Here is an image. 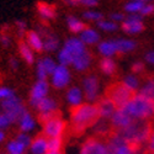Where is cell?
I'll list each match as a JSON object with an SVG mask.
<instances>
[{"label":"cell","instance_id":"obj_1","mask_svg":"<svg viewBox=\"0 0 154 154\" xmlns=\"http://www.w3.org/2000/svg\"><path fill=\"white\" fill-rule=\"evenodd\" d=\"M99 120L96 104L84 102L83 105L73 109L70 113V126L75 133H83Z\"/></svg>","mask_w":154,"mask_h":154},{"label":"cell","instance_id":"obj_2","mask_svg":"<svg viewBox=\"0 0 154 154\" xmlns=\"http://www.w3.org/2000/svg\"><path fill=\"white\" fill-rule=\"evenodd\" d=\"M122 109L130 115L133 121H148L154 117V101L139 93L134 94Z\"/></svg>","mask_w":154,"mask_h":154},{"label":"cell","instance_id":"obj_3","mask_svg":"<svg viewBox=\"0 0 154 154\" xmlns=\"http://www.w3.org/2000/svg\"><path fill=\"white\" fill-rule=\"evenodd\" d=\"M153 128L149 121H133L127 128L120 131L119 133L134 148H138L142 144L148 143Z\"/></svg>","mask_w":154,"mask_h":154},{"label":"cell","instance_id":"obj_4","mask_svg":"<svg viewBox=\"0 0 154 154\" xmlns=\"http://www.w3.org/2000/svg\"><path fill=\"white\" fill-rule=\"evenodd\" d=\"M86 51V46L82 42L79 37L73 36L64 41L63 46L57 52V63L60 66L69 67L75 57H78L83 52Z\"/></svg>","mask_w":154,"mask_h":154},{"label":"cell","instance_id":"obj_5","mask_svg":"<svg viewBox=\"0 0 154 154\" xmlns=\"http://www.w3.org/2000/svg\"><path fill=\"white\" fill-rule=\"evenodd\" d=\"M106 154H137V148L116 132L110 134L109 140L106 142Z\"/></svg>","mask_w":154,"mask_h":154},{"label":"cell","instance_id":"obj_6","mask_svg":"<svg viewBox=\"0 0 154 154\" xmlns=\"http://www.w3.org/2000/svg\"><path fill=\"white\" fill-rule=\"evenodd\" d=\"M0 110H2V112H4L5 115H8L14 123L17 122L22 115L27 111V109L23 105L22 100L17 95H14L12 97L0 102Z\"/></svg>","mask_w":154,"mask_h":154},{"label":"cell","instance_id":"obj_7","mask_svg":"<svg viewBox=\"0 0 154 154\" xmlns=\"http://www.w3.org/2000/svg\"><path fill=\"white\" fill-rule=\"evenodd\" d=\"M82 89L88 102L95 104V101L100 100V82L95 74H89L84 76L82 80Z\"/></svg>","mask_w":154,"mask_h":154},{"label":"cell","instance_id":"obj_8","mask_svg":"<svg viewBox=\"0 0 154 154\" xmlns=\"http://www.w3.org/2000/svg\"><path fill=\"white\" fill-rule=\"evenodd\" d=\"M133 95L134 94L128 90L125 85H122V83H116L111 85L107 90V96L113 101V104L117 106V109L125 107Z\"/></svg>","mask_w":154,"mask_h":154},{"label":"cell","instance_id":"obj_9","mask_svg":"<svg viewBox=\"0 0 154 154\" xmlns=\"http://www.w3.org/2000/svg\"><path fill=\"white\" fill-rule=\"evenodd\" d=\"M67 123L60 116H54L52 119H49L48 121L42 123V134L47 137L48 139L51 138H62L63 133L66 132Z\"/></svg>","mask_w":154,"mask_h":154},{"label":"cell","instance_id":"obj_10","mask_svg":"<svg viewBox=\"0 0 154 154\" xmlns=\"http://www.w3.org/2000/svg\"><path fill=\"white\" fill-rule=\"evenodd\" d=\"M70 82H72V73L69 67L60 66V64H58L53 74L49 76V84L54 89H58V90L68 88Z\"/></svg>","mask_w":154,"mask_h":154},{"label":"cell","instance_id":"obj_11","mask_svg":"<svg viewBox=\"0 0 154 154\" xmlns=\"http://www.w3.org/2000/svg\"><path fill=\"white\" fill-rule=\"evenodd\" d=\"M49 86H51V84L48 80H38L37 79L33 83V85L30 89V99H29L31 107L35 109L43 99H46L48 96Z\"/></svg>","mask_w":154,"mask_h":154},{"label":"cell","instance_id":"obj_12","mask_svg":"<svg viewBox=\"0 0 154 154\" xmlns=\"http://www.w3.org/2000/svg\"><path fill=\"white\" fill-rule=\"evenodd\" d=\"M35 110L38 112V119H40V121L43 123V122L48 121L49 119L57 116L58 104L53 97L47 96L35 107Z\"/></svg>","mask_w":154,"mask_h":154},{"label":"cell","instance_id":"obj_13","mask_svg":"<svg viewBox=\"0 0 154 154\" xmlns=\"http://www.w3.org/2000/svg\"><path fill=\"white\" fill-rule=\"evenodd\" d=\"M144 22H143V17L139 14H134V15H126L125 21L121 23V29L126 35L130 36H134V35H139L144 31Z\"/></svg>","mask_w":154,"mask_h":154},{"label":"cell","instance_id":"obj_14","mask_svg":"<svg viewBox=\"0 0 154 154\" xmlns=\"http://www.w3.org/2000/svg\"><path fill=\"white\" fill-rule=\"evenodd\" d=\"M38 33L43 37V51L45 52L53 53V52H58L60 49L59 37L54 32H51L47 27H41L38 30Z\"/></svg>","mask_w":154,"mask_h":154},{"label":"cell","instance_id":"obj_15","mask_svg":"<svg viewBox=\"0 0 154 154\" xmlns=\"http://www.w3.org/2000/svg\"><path fill=\"white\" fill-rule=\"evenodd\" d=\"M80 154H106V143L97 138H89L83 143Z\"/></svg>","mask_w":154,"mask_h":154},{"label":"cell","instance_id":"obj_16","mask_svg":"<svg viewBox=\"0 0 154 154\" xmlns=\"http://www.w3.org/2000/svg\"><path fill=\"white\" fill-rule=\"evenodd\" d=\"M97 111H99V119H102V120H111V117L113 116V113L116 112L117 110V106L113 104V101L109 97V96H105L97 101Z\"/></svg>","mask_w":154,"mask_h":154},{"label":"cell","instance_id":"obj_17","mask_svg":"<svg viewBox=\"0 0 154 154\" xmlns=\"http://www.w3.org/2000/svg\"><path fill=\"white\" fill-rule=\"evenodd\" d=\"M110 122H111L112 128H115L117 132H120L130 126L133 122V120L123 109H117L116 112L113 113V116L111 117Z\"/></svg>","mask_w":154,"mask_h":154},{"label":"cell","instance_id":"obj_18","mask_svg":"<svg viewBox=\"0 0 154 154\" xmlns=\"http://www.w3.org/2000/svg\"><path fill=\"white\" fill-rule=\"evenodd\" d=\"M84 100H85V96H84V93H83V89L80 86L73 85V86L67 89V91H66V101H67V104L70 107L75 109V107L83 105Z\"/></svg>","mask_w":154,"mask_h":154},{"label":"cell","instance_id":"obj_19","mask_svg":"<svg viewBox=\"0 0 154 154\" xmlns=\"http://www.w3.org/2000/svg\"><path fill=\"white\" fill-rule=\"evenodd\" d=\"M25 42H26L30 48L35 53H41L43 51V37L38 33L36 30H29L26 36H25Z\"/></svg>","mask_w":154,"mask_h":154},{"label":"cell","instance_id":"obj_20","mask_svg":"<svg viewBox=\"0 0 154 154\" xmlns=\"http://www.w3.org/2000/svg\"><path fill=\"white\" fill-rule=\"evenodd\" d=\"M82 42L88 47V46H94V45H99V42L101 41V37H100V32L96 27H90V26H86L83 32L78 36Z\"/></svg>","mask_w":154,"mask_h":154},{"label":"cell","instance_id":"obj_21","mask_svg":"<svg viewBox=\"0 0 154 154\" xmlns=\"http://www.w3.org/2000/svg\"><path fill=\"white\" fill-rule=\"evenodd\" d=\"M97 52L102 58H113L116 54H119L115 38H112V40H101L97 45Z\"/></svg>","mask_w":154,"mask_h":154},{"label":"cell","instance_id":"obj_22","mask_svg":"<svg viewBox=\"0 0 154 154\" xmlns=\"http://www.w3.org/2000/svg\"><path fill=\"white\" fill-rule=\"evenodd\" d=\"M91 62H93V56L91 53L89 52V51L86 49L85 52H83L82 54H79L78 57H75L72 62V67L75 72H85L88 70L89 68H90L91 66Z\"/></svg>","mask_w":154,"mask_h":154},{"label":"cell","instance_id":"obj_23","mask_svg":"<svg viewBox=\"0 0 154 154\" xmlns=\"http://www.w3.org/2000/svg\"><path fill=\"white\" fill-rule=\"evenodd\" d=\"M36 10L40 19L43 21H52L57 17V8L52 4L40 2L36 6Z\"/></svg>","mask_w":154,"mask_h":154},{"label":"cell","instance_id":"obj_24","mask_svg":"<svg viewBox=\"0 0 154 154\" xmlns=\"http://www.w3.org/2000/svg\"><path fill=\"white\" fill-rule=\"evenodd\" d=\"M17 125H19V128H20V132L30 134L31 132H33L36 130L37 121H36V119L32 116L29 111H26L20 117V120L17 121Z\"/></svg>","mask_w":154,"mask_h":154},{"label":"cell","instance_id":"obj_25","mask_svg":"<svg viewBox=\"0 0 154 154\" xmlns=\"http://www.w3.org/2000/svg\"><path fill=\"white\" fill-rule=\"evenodd\" d=\"M29 150L31 154H46L49 150L48 149V138L45 137L43 134L36 136L32 139Z\"/></svg>","mask_w":154,"mask_h":154},{"label":"cell","instance_id":"obj_26","mask_svg":"<svg viewBox=\"0 0 154 154\" xmlns=\"http://www.w3.org/2000/svg\"><path fill=\"white\" fill-rule=\"evenodd\" d=\"M115 42L117 46V52L119 54H127L131 53L137 49V41L132 40V38H115Z\"/></svg>","mask_w":154,"mask_h":154},{"label":"cell","instance_id":"obj_27","mask_svg":"<svg viewBox=\"0 0 154 154\" xmlns=\"http://www.w3.org/2000/svg\"><path fill=\"white\" fill-rule=\"evenodd\" d=\"M19 53L21 59H23V62L29 64V66H33L36 64V53L30 48V46L25 42V41H20L19 42Z\"/></svg>","mask_w":154,"mask_h":154},{"label":"cell","instance_id":"obj_28","mask_svg":"<svg viewBox=\"0 0 154 154\" xmlns=\"http://www.w3.org/2000/svg\"><path fill=\"white\" fill-rule=\"evenodd\" d=\"M67 26H68V30L73 33V35H80L83 32V30L86 27V23L84 20H80L79 17H76L74 15H68L67 16Z\"/></svg>","mask_w":154,"mask_h":154},{"label":"cell","instance_id":"obj_29","mask_svg":"<svg viewBox=\"0 0 154 154\" xmlns=\"http://www.w3.org/2000/svg\"><path fill=\"white\" fill-rule=\"evenodd\" d=\"M121 83H122V85H125L128 89V90L132 91L133 94L136 91H139L140 85H142V84H140V82H139V78H138L136 74H133V73L126 74L123 78H122Z\"/></svg>","mask_w":154,"mask_h":154},{"label":"cell","instance_id":"obj_30","mask_svg":"<svg viewBox=\"0 0 154 154\" xmlns=\"http://www.w3.org/2000/svg\"><path fill=\"white\" fill-rule=\"evenodd\" d=\"M93 131L95 134L102 137V136H107L110 134L111 130H112V126H111V122L109 120H102V119H99L94 125H93Z\"/></svg>","mask_w":154,"mask_h":154},{"label":"cell","instance_id":"obj_31","mask_svg":"<svg viewBox=\"0 0 154 154\" xmlns=\"http://www.w3.org/2000/svg\"><path fill=\"white\" fill-rule=\"evenodd\" d=\"M29 148L22 144L19 139L16 138H12L10 139L9 142L6 143L5 146V150H6V154H26V150Z\"/></svg>","mask_w":154,"mask_h":154},{"label":"cell","instance_id":"obj_32","mask_svg":"<svg viewBox=\"0 0 154 154\" xmlns=\"http://www.w3.org/2000/svg\"><path fill=\"white\" fill-rule=\"evenodd\" d=\"M99 67H100V70L102 72V74H105L107 76L113 75L117 70V64H116V62H115L113 58H102V59H100Z\"/></svg>","mask_w":154,"mask_h":154},{"label":"cell","instance_id":"obj_33","mask_svg":"<svg viewBox=\"0 0 154 154\" xmlns=\"http://www.w3.org/2000/svg\"><path fill=\"white\" fill-rule=\"evenodd\" d=\"M96 29L102 31V32H107V33H112V32H116L120 29V25L113 22L110 19H104L101 20L100 22L96 23Z\"/></svg>","mask_w":154,"mask_h":154},{"label":"cell","instance_id":"obj_34","mask_svg":"<svg viewBox=\"0 0 154 154\" xmlns=\"http://www.w3.org/2000/svg\"><path fill=\"white\" fill-rule=\"evenodd\" d=\"M138 93L140 95L150 99L152 101H154V78L147 79L142 85H140V89H139Z\"/></svg>","mask_w":154,"mask_h":154},{"label":"cell","instance_id":"obj_35","mask_svg":"<svg viewBox=\"0 0 154 154\" xmlns=\"http://www.w3.org/2000/svg\"><path fill=\"white\" fill-rule=\"evenodd\" d=\"M104 14L100 12L99 10H94V9H89V10H85L83 12V20L84 21H89V22H94V23H97L100 22L101 20H104Z\"/></svg>","mask_w":154,"mask_h":154},{"label":"cell","instance_id":"obj_36","mask_svg":"<svg viewBox=\"0 0 154 154\" xmlns=\"http://www.w3.org/2000/svg\"><path fill=\"white\" fill-rule=\"evenodd\" d=\"M144 4L137 2V0H128V2L123 5V11L126 15H134V14H139L140 10H142Z\"/></svg>","mask_w":154,"mask_h":154},{"label":"cell","instance_id":"obj_37","mask_svg":"<svg viewBox=\"0 0 154 154\" xmlns=\"http://www.w3.org/2000/svg\"><path fill=\"white\" fill-rule=\"evenodd\" d=\"M38 62L41 63V66L45 68V70L48 73L49 76L53 74L54 69H56L57 66H58L57 59H53V58H51V57H43V58H40V59H38Z\"/></svg>","mask_w":154,"mask_h":154},{"label":"cell","instance_id":"obj_38","mask_svg":"<svg viewBox=\"0 0 154 154\" xmlns=\"http://www.w3.org/2000/svg\"><path fill=\"white\" fill-rule=\"evenodd\" d=\"M15 29H16V33H17V36H19V38H22L26 36V33H27V23H26V21L25 20H16L15 21Z\"/></svg>","mask_w":154,"mask_h":154},{"label":"cell","instance_id":"obj_39","mask_svg":"<svg viewBox=\"0 0 154 154\" xmlns=\"http://www.w3.org/2000/svg\"><path fill=\"white\" fill-rule=\"evenodd\" d=\"M14 95H16L14 89H11L10 86L0 85V102H3L4 100H8V99L12 97Z\"/></svg>","mask_w":154,"mask_h":154},{"label":"cell","instance_id":"obj_40","mask_svg":"<svg viewBox=\"0 0 154 154\" xmlns=\"http://www.w3.org/2000/svg\"><path fill=\"white\" fill-rule=\"evenodd\" d=\"M63 147V139L62 138H51L48 139V149L52 152H60Z\"/></svg>","mask_w":154,"mask_h":154},{"label":"cell","instance_id":"obj_41","mask_svg":"<svg viewBox=\"0 0 154 154\" xmlns=\"http://www.w3.org/2000/svg\"><path fill=\"white\" fill-rule=\"evenodd\" d=\"M12 123H14V122L11 121V119L8 116V115H5L4 112L0 113V130L5 131L6 128H9Z\"/></svg>","mask_w":154,"mask_h":154},{"label":"cell","instance_id":"obj_42","mask_svg":"<svg viewBox=\"0 0 154 154\" xmlns=\"http://www.w3.org/2000/svg\"><path fill=\"white\" fill-rule=\"evenodd\" d=\"M16 139H19L20 140V142L22 143V144H25V146H26L27 148H30V146H31V142H32V137L29 134V133H23V132H20L16 137H15Z\"/></svg>","mask_w":154,"mask_h":154},{"label":"cell","instance_id":"obj_43","mask_svg":"<svg viewBox=\"0 0 154 154\" xmlns=\"http://www.w3.org/2000/svg\"><path fill=\"white\" fill-rule=\"evenodd\" d=\"M144 62L143 60H136L132 63V66H131V70L133 74H139V73H142L144 70Z\"/></svg>","mask_w":154,"mask_h":154},{"label":"cell","instance_id":"obj_44","mask_svg":"<svg viewBox=\"0 0 154 154\" xmlns=\"http://www.w3.org/2000/svg\"><path fill=\"white\" fill-rule=\"evenodd\" d=\"M12 43V40H11V36L6 32H2L0 33V45H2L4 48H9Z\"/></svg>","mask_w":154,"mask_h":154},{"label":"cell","instance_id":"obj_45","mask_svg":"<svg viewBox=\"0 0 154 154\" xmlns=\"http://www.w3.org/2000/svg\"><path fill=\"white\" fill-rule=\"evenodd\" d=\"M125 19H126V14L122 11H115L110 15V20H112L116 23H122L125 21Z\"/></svg>","mask_w":154,"mask_h":154},{"label":"cell","instance_id":"obj_46","mask_svg":"<svg viewBox=\"0 0 154 154\" xmlns=\"http://www.w3.org/2000/svg\"><path fill=\"white\" fill-rule=\"evenodd\" d=\"M152 14H154V4H144L142 10H140V12H139V15L142 17L149 16Z\"/></svg>","mask_w":154,"mask_h":154},{"label":"cell","instance_id":"obj_47","mask_svg":"<svg viewBox=\"0 0 154 154\" xmlns=\"http://www.w3.org/2000/svg\"><path fill=\"white\" fill-rule=\"evenodd\" d=\"M99 4V0H80V5L88 8V9H94Z\"/></svg>","mask_w":154,"mask_h":154},{"label":"cell","instance_id":"obj_48","mask_svg":"<svg viewBox=\"0 0 154 154\" xmlns=\"http://www.w3.org/2000/svg\"><path fill=\"white\" fill-rule=\"evenodd\" d=\"M144 62L150 64V66H154V49H150L144 54Z\"/></svg>","mask_w":154,"mask_h":154},{"label":"cell","instance_id":"obj_49","mask_svg":"<svg viewBox=\"0 0 154 154\" xmlns=\"http://www.w3.org/2000/svg\"><path fill=\"white\" fill-rule=\"evenodd\" d=\"M9 67H10V69H12V70H17L19 67H20L19 59L15 58V57H10V59H9Z\"/></svg>","mask_w":154,"mask_h":154},{"label":"cell","instance_id":"obj_50","mask_svg":"<svg viewBox=\"0 0 154 154\" xmlns=\"http://www.w3.org/2000/svg\"><path fill=\"white\" fill-rule=\"evenodd\" d=\"M147 147H148V150L154 153V128H153V131H152V134L148 139V143H147Z\"/></svg>","mask_w":154,"mask_h":154},{"label":"cell","instance_id":"obj_51","mask_svg":"<svg viewBox=\"0 0 154 154\" xmlns=\"http://www.w3.org/2000/svg\"><path fill=\"white\" fill-rule=\"evenodd\" d=\"M63 3L68 6H76L80 4V0H63Z\"/></svg>","mask_w":154,"mask_h":154},{"label":"cell","instance_id":"obj_52","mask_svg":"<svg viewBox=\"0 0 154 154\" xmlns=\"http://www.w3.org/2000/svg\"><path fill=\"white\" fill-rule=\"evenodd\" d=\"M5 139H6V133H5V131L0 130V144L4 143V142H5Z\"/></svg>","mask_w":154,"mask_h":154},{"label":"cell","instance_id":"obj_53","mask_svg":"<svg viewBox=\"0 0 154 154\" xmlns=\"http://www.w3.org/2000/svg\"><path fill=\"white\" fill-rule=\"evenodd\" d=\"M137 2L142 4H154V0H137Z\"/></svg>","mask_w":154,"mask_h":154},{"label":"cell","instance_id":"obj_54","mask_svg":"<svg viewBox=\"0 0 154 154\" xmlns=\"http://www.w3.org/2000/svg\"><path fill=\"white\" fill-rule=\"evenodd\" d=\"M46 154H62L60 152H52V150H48Z\"/></svg>","mask_w":154,"mask_h":154},{"label":"cell","instance_id":"obj_55","mask_svg":"<svg viewBox=\"0 0 154 154\" xmlns=\"http://www.w3.org/2000/svg\"><path fill=\"white\" fill-rule=\"evenodd\" d=\"M144 154H154V153H152V152H148V153H144Z\"/></svg>","mask_w":154,"mask_h":154},{"label":"cell","instance_id":"obj_56","mask_svg":"<svg viewBox=\"0 0 154 154\" xmlns=\"http://www.w3.org/2000/svg\"><path fill=\"white\" fill-rule=\"evenodd\" d=\"M0 113H2V110H0Z\"/></svg>","mask_w":154,"mask_h":154}]
</instances>
